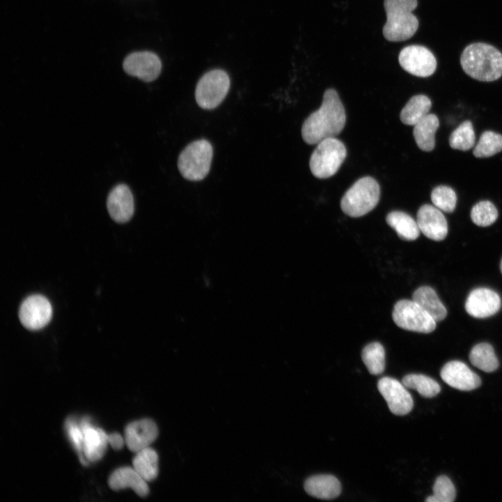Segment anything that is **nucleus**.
Returning <instances> with one entry per match:
<instances>
[{
  "label": "nucleus",
  "mask_w": 502,
  "mask_h": 502,
  "mask_svg": "<svg viewBox=\"0 0 502 502\" xmlns=\"http://www.w3.org/2000/svg\"><path fill=\"white\" fill-rule=\"evenodd\" d=\"M346 123L344 106L337 91L327 89L323 97L320 108L312 113L303 122L301 134L308 144H317L319 142L335 137L343 130Z\"/></svg>",
  "instance_id": "1"
},
{
  "label": "nucleus",
  "mask_w": 502,
  "mask_h": 502,
  "mask_svg": "<svg viewBox=\"0 0 502 502\" xmlns=\"http://www.w3.org/2000/svg\"><path fill=\"white\" fill-rule=\"evenodd\" d=\"M460 63L471 77L481 82H492L502 75V53L494 46L475 43L463 50Z\"/></svg>",
  "instance_id": "2"
},
{
  "label": "nucleus",
  "mask_w": 502,
  "mask_h": 502,
  "mask_svg": "<svg viewBox=\"0 0 502 502\" xmlns=\"http://www.w3.org/2000/svg\"><path fill=\"white\" fill-rule=\"evenodd\" d=\"M417 5V0H384L387 20L383 33L388 40L402 41L414 35L418 20L412 11Z\"/></svg>",
  "instance_id": "3"
},
{
  "label": "nucleus",
  "mask_w": 502,
  "mask_h": 502,
  "mask_svg": "<svg viewBox=\"0 0 502 502\" xmlns=\"http://www.w3.org/2000/svg\"><path fill=\"white\" fill-rule=\"evenodd\" d=\"M380 198V187L370 176L357 181L345 192L340 202L342 211L347 215L358 218L371 211Z\"/></svg>",
  "instance_id": "4"
},
{
  "label": "nucleus",
  "mask_w": 502,
  "mask_h": 502,
  "mask_svg": "<svg viewBox=\"0 0 502 502\" xmlns=\"http://www.w3.org/2000/svg\"><path fill=\"white\" fill-rule=\"evenodd\" d=\"M213 147L206 139H198L189 144L180 153L178 168L187 180L198 181L208 174L213 158Z\"/></svg>",
  "instance_id": "5"
},
{
  "label": "nucleus",
  "mask_w": 502,
  "mask_h": 502,
  "mask_svg": "<svg viewBox=\"0 0 502 502\" xmlns=\"http://www.w3.org/2000/svg\"><path fill=\"white\" fill-rule=\"evenodd\" d=\"M347 155L344 144L335 137L326 138L317 144L310 160L312 174L319 178L334 175Z\"/></svg>",
  "instance_id": "6"
},
{
  "label": "nucleus",
  "mask_w": 502,
  "mask_h": 502,
  "mask_svg": "<svg viewBox=\"0 0 502 502\" xmlns=\"http://www.w3.org/2000/svg\"><path fill=\"white\" fill-rule=\"evenodd\" d=\"M230 86L228 75L222 70L216 69L204 74L197 82L195 100L204 109H213L223 101Z\"/></svg>",
  "instance_id": "7"
},
{
  "label": "nucleus",
  "mask_w": 502,
  "mask_h": 502,
  "mask_svg": "<svg viewBox=\"0 0 502 502\" xmlns=\"http://www.w3.org/2000/svg\"><path fill=\"white\" fill-rule=\"evenodd\" d=\"M395 324L406 330L429 333L436 328V321L413 300L402 299L393 307Z\"/></svg>",
  "instance_id": "8"
},
{
  "label": "nucleus",
  "mask_w": 502,
  "mask_h": 502,
  "mask_svg": "<svg viewBox=\"0 0 502 502\" xmlns=\"http://www.w3.org/2000/svg\"><path fill=\"white\" fill-rule=\"evenodd\" d=\"M399 62L406 72L417 77L432 75L436 68V60L432 52L421 45L403 48L399 54Z\"/></svg>",
  "instance_id": "9"
},
{
  "label": "nucleus",
  "mask_w": 502,
  "mask_h": 502,
  "mask_svg": "<svg viewBox=\"0 0 502 502\" xmlns=\"http://www.w3.org/2000/svg\"><path fill=\"white\" fill-rule=\"evenodd\" d=\"M52 307L50 301L41 295L27 297L21 304L19 319L27 329L36 330L44 328L51 320Z\"/></svg>",
  "instance_id": "10"
},
{
  "label": "nucleus",
  "mask_w": 502,
  "mask_h": 502,
  "mask_svg": "<svg viewBox=\"0 0 502 502\" xmlns=\"http://www.w3.org/2000/svg\"><path fill=\"white\" fill-rule=\"evenodd\" d=\"M377 388L393 414L404 416L412 410L413 398L404 385L398 380L388 376L382 377L378 381Z\"/></svg>",
  "instance_id": "11"
},
{
  "label": "nucleus",
  "mask_w": 502,
  "mask_h": 502,
  "mask_svg": "<svg viewBox=\"0 0 502 502\" xmlns=\"http://www.w3.org/2000/svg\"><path fill=\"white\" fill-rule=\"evenodd\" d=\"M123 66L127 74L146 82L157 79L162 68L159 57L150 52H137L129 54L125 59Z\"/></svg>",
  "instance_id": "12"
},
{
  "label": "nucleus",
  "mask_w": 502,
  "mask_h": 502,
  "mask_svg": "<svg viewBox=\"0 0 502 502\" xmlns=\"http://www.w3.org/2000/svg\"><path fill=\"white\" fill-rule=\"evenodd\" d=\"M440 375L445 383L459 390H472L481 384L480 378L464 363L459 360L445 364Z\"/></svg>",
  "instance_id": "13"
},
{
  "label": "nucleus",
  "mask_w": 502,
  "mask_h": 502,
  "mask_svg": "<svg viewBox=\"0 0 502 502\" xmlns=\"http://www.w3.org/2000/svg\"><path fill=\"white\" fill-rule=\"evenodd\" d=\"M501 305V298L494 291L487 288H478L468 296L465 310L471 317L486 318L496 314Z\"/></svg>",
  "instance_id": "14"
},
{
  "label": "nucleus",
  "mask_w": 502,
  "mask_h": 502,
  "mask_svg": "<svg viewBox=\"0 0 502 502\" xmlns=\"http://www.w3.org/2000/svg\"><path fill=\"white\" fill-rule=\"evenodd\" d=\"M158 435V427L151 419L135 420L125 428V443L130 451L135 453L149 447Z\"/></svg>",
  "instance_id": "15"
},
{
  "label": "nucleus",
  "mask_w": 502,
  "mask_h": 502,
  "mask_svg": "<svg viewBox=\"0 0 502 502\" xmlns=\"http://www.w3.org/2000/svg\"><path fill=\"white\" fill-rule=\"evenodd\" d=\"M417 222L420 231L429 239L440 241L447 236V220L435 206L423 205L417 213Z\"/></svg>",
  "instance_id": "16"
},
{
  "label": "nucleus",
  "mask_w": 502,
  "mask_h": 502,
  "mask_svg": "<svg viewBox=\"0 0 502 502\" xmlns=\"http://www.w3.org/2000/svg\"><path fill=\"white\" fill-rule=\"evenodd\" d=\"M107 208L110 217L116 222L129 221L134 214V199L129 187L121 183L109 192L107 199Z\"/></svg>",
  "instance_id": "17"
},
{
  "label": "nucleus",
  "mask_w": 502,
  "mask_h": 502,
  "mask_svg": "<svg viewBox=\"0 0 502 502\" xmlns=\"http://www.w3.org/2000/svg\"><path fill=\"white\" fill-rule=\"evenodd\" d=\"M108 485L114 491L130 487L142 497L149 493L147 481L133 467L123 466L116 469L110 475Z\"/></svg>",
  "instance_id": "18"
},
{
  "label": "nucleus",
  "mask_w": 502,
  "mask_h": 502,
  "mask_svg": "<svg viewBox=\"0 0 502 502\" xmlns=\"http://www.w3.org/2000/svg\"><path fill=\"white\" fill-rule=\"evenodd\" d=\"M83 455L89 462H96L102 457L108 443V435L102 429L83 420Z\"/></svg>",
  "instance_id": "19"
},
{
  "label": "nucleus",
  "mask_w": 502,
  "mask_h": 502,
  "mask_svg": "<svg viewBox=\"0 0 502 502\" xmlns=\"http://www.w3.org/2000/svg\"><path fill=\"white\" fill-rule=\"evenodd\" d=\"M305 492L320 499H333L341 493V485L332 475H317L308 478L304 483Z\"/></svg>",
  "instance_id": "20"
},
{
  "label": "nucleus",
  "mask_w": 502,
  "mask_h": 502,
  "mask_svg": "<svg viewBox=\"0 0 502 502\" xmlns=\"http://www.w3.org/2000/svg\"><path fill=\"white\" fill-rule=\"evenodd\" d=\"M439 126L438 117L428 114L413 126V135L417 146L424 151H431L435 146V133Z\"/></svg>",
  "instance_id": "21"
},
{
  "label": "nucleus",
  "mask_w": 502,
  "mask_h": 502,
  "mask_svg": "<svg viewBox=\"0 0 502 502\" xmlns=\"http://www.w3.org/2000/svg\"><path fill=\"white\" fill-rule=\"evenodd\" d=\"M412 300L416 302L436 321L444 319L447 310L439 300L436 291L430 287L422 286L413 294Z\"/></svg>",
  "instance_id": "22"
},
{
  "label": "nucleus",
  "mask_w": 502,
  "mask_h": 502,
  "mask_svg": "<svg viewBox=\"0 0 502 502\" xmlns=\"http://www.w3.org/2000/svg\"><path fill=\"white\" fill-rule=\"evenodd\" d=\"M386 220L402 240L414 241L420 235L417 221L403 211H391L387 215Z\"/></svg>",
  "instance_id": "23"
},
{
  "label": "nucleus",
  "mask_w": 502,
  "mask_h": 502,
  "mask_svg": "<svg viewBox=\"0 0 502 502\" xmlns=\"http://www.w3.org/2000/svg\"><path fill=\"white\" fill-rule=\"evenodd\" d=\"M132 466L145 480H153L158 474L157 452L149 446L135 452Z\"/></svg>",
  "instance_id": "24"
},
{
  "label": "nucleus",
  "mask_w": 502,
  "mask_h": 502,
  "mask_svg": "<svg viewBox=\"0 0 502 502\" xmlns=\"http://www.w3.org/2000/svg\"><path fill=\"white\" fill-rule=\"evenodd\" d=\"M431 107L432 102L427 96H414L402 109L400 120L404 124L414 126L429 114Z\"/></svg>",
  "instance_id": "25"
},
{
  "label": "nucleus",
  "mask_w": 502,
  "mask_h": 502,
  "mask_svg": "<svg viewBox=\"0 0 502 502\" xmlns=\"http://www.w3.org/2000/svg\"><path fill=\"white\" fill-rule=\"evenodd\" d=\"M471 364L485 372H492L499 367V360L492 345L482 342L475 345L469 353Z\"/></svg>",
  "instance_id": "26"
},
{
  "label": "nucleus",
  "mask_w": 502,
  "mask_h": 502,
  "mask_svg": "<svg viewBox=\"0 0 502 502\" xmlns=\"http://www.w3.org/2000/svg\"><path fill=\"white\" fill-rule=\"evenodd\" d=\"M402 383L406 388L416 390L424 397H433L441 391V387L436 381L423 374H407L402 379Z\"/></svg>",
  "instance_id": "27"
},
{
  "label": "nucleus",
  "mask_w": 502,
  "mask_h": 502,
  "mask_svg": "<svg viewBox=\"0 0 502 502\" xmlns=\"http://www.w3.org/2000/svg\"><path fill=\"white\" fill-rule=\"evenodd\" d=\"M385 350L382 344L374 342L366 345L362 351V360L371 374L379 375L385 369Z\"/></svg>",
  "instance_id": "28"
},
{
  "label": "nucleus",
  "mask_w": 502,
  "mask_h": 502,
  "mask_svg": "<svg viewBox=\"0 0 502 502\" xmlns=\"http://www.w3.org/2000/svg\"><path fill=\"white\" fill-rule=\"evenodd\" d=\"M502 151V135L487 130L482 133L473 154L478 158L491 157Z\"/></svg>",
  "instance_id": "29"
},
{
  "label": "nucleus",
  "mask_w": 502,
  "mask_h": 502,
  "mask_svg": "<svg viewBox=\"0 0 502 502\" xmlns=\"http://www.w3.org/2000/svg\"><path fill=\"white\" fill-rule=\"evenodd\" d=\"M476 140L472 123L463 121L450 135L449 144L451 148L460 151H468L473 146Z\"/></svg>",
  "instance_id": "30"
},
{
  "label": "nucleus",
  "mask_w": 502,
  "mask_h": 502,
  "mask_svg": "<svg viewBox=\"0 0 502 502\" xmlns=\"http://www.w3.org/2000/svg\"><path fill=\"white\" fill-rule=\"evenodd\" d=\"M498 211L494 204L488 201H480L476 204L471 211V218L474 224L480 227H487L497 219Z\"/></svg>",
  "instance_id": "31"
},
{
  "label": "nucleus",
  "mask_w": 502,
  "mask_h": 502,
  "mask_svg": "<svg viewBox=\"0 0 502 502\" xmlns=\"http://www.w3.org/2000/svg\"><path fill=\"white\" fill-rule=\"evenodd\" d=\"M431 200L436 208L446 213L452 212L457 204L455 190L447 185H439L433 189Z\"/></svg>",
  "instance_id": "32"
},
{
  "label": "nucleus",
  "mask_w": 502,
  "mask_h": 502,
  "mask_svg": "<svg viewBox=\"0 0 502 502\" xmlns=\"http://www.w3.org/2000/svg\"><path fill=\"white\" fill-rule=\"evenodd\" d=\"M456 496L455 488L446 476L438 477L433 486V494L426 499L427 502H452Z\"/></svg>",
  "instance_id": "33"
},
{
  "label": "nucleus",
  "mask_w": 502,
  "mask_h": 502,
  "mask_svg": "<svg viewBox=\"0 0 502 502\" xmlns=\"http://www.w3.org/2000/svg\"><path fill=\"white\" fill-rule=\"evenodd\" d=\"M66 429L68 436L74 447L79 452L83 454V431L81 426L77 425L73 420L66 423Z\"/></svg>",
  "instance_id": "34"
},
{
  "label": "nucleus",
  "mask_w": 502,
  "mask_h": 502,
  "mask_svg": "<svg viewBox=\"0 0 502 502\" xmlns=\"http://www.w3.org/2000/svg\"><path fill=\"white\" fill-rule=\"evenodd\" d=\"M108 443L114 450H120L123 446L125 439L120 434L114 432L108 435Z\"/></svg>",
  "instance_id": "35"
},
{
  "label": "nucleus",
  "mask_w": 502,
  "mask_h": 502,
  "mask_svg": "<svg viewBox=\"0 0 502 502\" xmlns=\"http://www.w3.org/2000/svg\"><path fill=\"white\" fill-rule=\"evenodd\" d=\"M500 268H501V273H502V259H501V266H500Z\"/></svg>",
  "instance_id": "36"
}]
</instances>
